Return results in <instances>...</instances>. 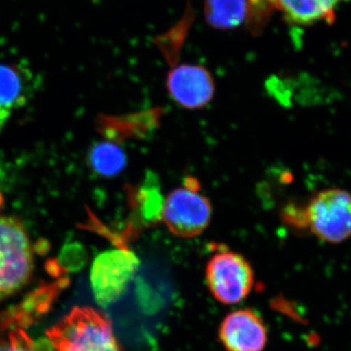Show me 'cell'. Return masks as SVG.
I'll use <instances>...</instances> for the list:
<instances>
[{
	"instance_id": "cell-1",
	"label": "cell",
	"mask_w": 351,
	"mask_h": 351,
	"mask_svg": "<svg viewBox=\"0 0 351 351\" xmlns=\"http://www.w3.org/2000/svg\"><path fill=\"white\" fill-rule=\"evenodd\" d=\"M46 335L56 351H121L110 318L92 307H75Z\"/></svg>"
},
{
	"instance_id": "cell-2",
	"label": "cell",
	"mask_w": 351,
	"mask_h": 351,
	"mask_svg": "<svg viewBox=\"0 0 351 351\" xmlns=\"http://www.w3.org/2000/svg\"><path fill=\"white\" fill-rule=\"evenodd\" d=\"M34 256L19 219L0 217V301L15 294L31 279Z\"/></svg>"
},
{
	"instance_id": "cell-3",
	"label": "cell",
	"mask_w": 351,
	"mask_h": 351,
	"mask_svg": "<svg viewBox=\"0 0 351 351\" xmlns=\"http://www.w3.org/2000/svg\"><path fill=\"white\" fill-rule=\"evenodd\" d=\"M212 213L211 202L200 193L199 182L188 177L184 186L175 189L165 197L162 221L176 237L193 239L206 230Z\"/></svg>"
},
{
	"instance_id": "cell-4",
	"label": "cell",
	"mask_w": 351,
	"mask_h": 351,
	"mask_svg": "<svg viewBox=\"0 0 351 351\" xmlns=\"http://www.w3.org/2000/svg\"><path fill=\"white\" fill-rule=\"evenodd\" d=\"M140 265L137 255L128 247H115L99 254L90 270V284L97 304L108 307L119 301Z\"/></svg>"
},
{
	"instance_id": "cell-5",
	"label": "cell",
	"mask_w": 351,
	"mask_h": 351,
	"mask_svg": "<svg viewBox=\"0 0 351 351\" xmlns=\"http://www.w3.org/2000/svg\"><path fill=\"white\" fill-rule=\"evenodd\" d=\"M306 226L317 239L341 243L351 237V193L346 189L321 191L306 206Z\"/></svg>"
},
{
	"instance_id": "cell-6",
	"label": "cell",
	"mask_w": 351,
	"mask_h": 351,
	"mask_svg": "<svg viewBox=\"0 0 351 351\" xmlns=\"http://www.w3.org/2000/svg\"><path fill=\"white\" fill-rule=\"evenodd\" d=\"M206 283L217 301L237 304L250 294L255 276L250 263L241 254L219 251L208 261Z\"/></svg>"
},
{
	"instance_id": "cell-7",
	"label": "cell",
	"mask_w": 351,
	"mask_h": 351,
	"mask_svg": "<svg viewBox=\"0 0 351 351\" xmlns=\"http://www.w3.org/2000/svg\"><path fill=\"white\" fill-rule=\"evenodd\" d=\"M166 88L172 100L186 110L206 107L215 95L213 76L198 64L174 66L168 73Z\"/></svg>"
},
{
	"instance_id": "cell-8",
	"label": "cell",
	"mask_w": 351,
	"mask_h": 351,
	"mask_svg": "<svg viewBox=\"0 0 351 351\" xmlns=\"http://www.w3.org/2000/svg\"><path fill=\"white\" fill-rule=\"evenodd\" d=\"M219 339L226 351H263L267 330L253 309H237L219 325Z\"/></svg>"
},
{
	"instance_id": "cell-9",
	"label": "cell",
	"mask_w": 351,
	"mask_h": 351,
	"mask_svg": "<svg viewBox=\"0 0 351 351\" xmlns=\"http://www.w3.org/2000/svg\"><path fill=\"white\" fill-rule=\"evenodd\" d=\"M127 199L131 210V221L123 237L128 243L143 228L156 226L162 221L165 197L156 178L149 173L142 184L127 188Z\"/></svg>"
},
{
	"instance_id": "cell-10",
	"label": "cell",
	"mask_w": 351,
	"mask_h": 351,
	"mask_svg": "<svg viewBox=\"0 0 351 351\" xmlns=\"http://www.w3.org/2000/svg\"><path fill=\"white\" fill-rule=\"evenodd\" d=\"M68 284L69 279L61 277L56 283L40 286L32 291L18 306L0 314V332L12 326H16V329H22V327L32 325L41 315L47 313Z\"/></svg>"
},
{
	"instance_id": "cell-11",
	"label": "cell",
	"mask_w": 351,
	"mask_h": 351,
	"mask_svg": "<svg viewBox=\"0 0 351 351\" xmlns=\"http://www.w3.org/2000/svg\"><path fill=\"white\" fill-rule=\"evenodd\" d=\"M162 114V110L154 108L119 117L103 115L99 119L98 128L107 140L120 145L129 138L149 137L160 125Z\"/></svg>"
},
{
	"instance_id": "cell-12",
	"label": "cell",
	"mask_w": 351,
	"mask_h": 351,
	"mask_svg": "<svg viewBox=\"0 0 351 351\" xmlns=\"http://www.w3.org/2000/svg\"><path fill=\"white\" fill-rule=\"evenodd\" d=\"M343 1L348 0H277V7L290 24L309 25L334 22L335 9Z\"/></svg>"
},
{
	"instance_id": "cell-13",
	"label": "cell",
	"mask_w": 351,
	"mask_h": 351,
	"mask_svg": "<svg viewBox=\"0 0 351 351\" xmlns=\"http://www.w3.org/2000/svg\"><path fill=\"white\" fill-rule=\"evenodd\" d=\"M24 71L13 64H0V130L14 110L27 100Z\"/></svg>"
},
{
	"instance_id": "cell-14",
	"label": "cell",
	"mask_w": 351,
	"mask_h": 351,
	"mask_svg": "<svg viewBox=\"0 0 351 351\" xmlns=\"http://www.w3.org/2000/svg\"><path fill=\"white\" fill-rule=\"evenodd\" d=\"M88 164L96 174L112 178L123 172L127 156L119 144L112 141L95 143L88 152Z\"/></svg>"
},
{
	"instance_id": "cell-15",
	"label": "cell",
	"mask_w": 351,
	"mask_h": 351,
	"mask_svg": "<svg viewBox=\"0 0 351 351\" xmlns=\"http://www.w3.org/2000/svg\"><path fill=\"white\" fill-rule=\"evenodd\" d=\"M204 7L208 24L215 29H237L248 18L247 0H206Z\"/></svg>"
},
{
	"instance_id": "cell-16",
	"label": "cell",
	"mask_w": 351,
	"mask_h": 351,
	"mask_svg": "<svg viewBox=\"0 0 351 351\" xmlns=\"http://www.w3.org/2000/svg\"><path fill=\"white\" fill-rule=\"evenodd\" d=\"M247 2H248L247 24L249 25L252 32H261L274 9H278L277 0H247Z\"/></svg>"
},
{
	"instance_id": "cell-17",
	"label": "cell",
	"mask_w": 351,
	"mask_h": 351,
	"mask_svg": "<svg viewBox=\"0 0 351 351\" xmlns=\"http://www.w3.org/2000/svg\"><path fill=\"white\" fill-rule=\"evenodd\" d=\"M86 251L80 244H71L64 247L60 256V261H56L58 267L62 274L77 272L83 269L86 263Z\"/></svg>"
},
{
	"instance_id": "cell-18",
	"label": "cell",
	"mask_w": 351,
	"mask_h": 351,
	"mask_svg": "<svg viewBox=\"0 0 351 351\" xmlns=\"http://www.w3.org/2000/svg\"><path fill=\"white\" fill-rule=\"evenodd\" d=\"M9 343L13 351H56L49 339H32L23 329L10 332Z\"/></svg>"
},
{
	"instance_id": "cell-19",
	"label": "cell",
	"mask_w": 351,
	"mask_h": 351,
	"mask_svg": "<svg viewBox=\"0 0 351 351\" xmlns=\"http://www.w3.org/2000/svg\"><path fill=\"white\" fill-rule=\"evenodd\" d=\"M0 351H13L9 341H6L1 337H0Z\"/></svg>"
}]
</instances>
